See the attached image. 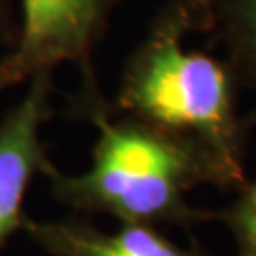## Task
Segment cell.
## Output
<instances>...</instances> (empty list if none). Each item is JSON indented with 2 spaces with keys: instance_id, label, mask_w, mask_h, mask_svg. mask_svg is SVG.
<instances>
[{
  "instance_id": "obj_1",
  "label": "cell",
  "mask_w": 256,
  "mask_h": 256,
  "mask_svg": "<svg viewBox=\"0 0 256 256\" xmlns=\"http://www.w3.org/2000/svg\"><path fill=\"white\" fill-rule=\"evenodd\" d=\"M72 114L99 131L88 171L66 174L52 162L44 167L52 196L59 203L88 214H108L122 224L180 226L214 218L194 209L186 194L198 186L239 188L245 171L228 164L203 142L144 120H114L99 86L80 88Z\"/></svg>"
},
{
  "instance_id": "obj_2",
  "label": "cell",
  "mask_w": 256,
  "mask_h": 256,
  "mask_svg": "<svg viewBox=\"0 0 256 256\" xmlns=\"http://www.w3.org/2000/svg\"><path fill=\"white\" fill-rule=\"evenodd\" d=\"M218 44L210 0L167 2L129 55L110 108L196 138L245 171L239 82Z\"/></svg>"
},
{
  "instance_id": "obj_3",
  "label": "cell",
  "mask_w": 256,
  "mask_h": 256,
  "mask_svg": "<svg viewBox=\"0 0 256 256\" xmlns=\"http://www.w3.org/2000/svg\"><path fill=\"white\" fill-rule=\"evenodd\" d=\"M19 36L0 59V92L74 63L82 88L97 86L93 52L124 0H18Z\"/></svg>"
},
{
  "instance_id": "obj_4",
  "label": "cell",
  "mask_w": 256,
  "mask_h": 256,
  "mask_svg": "<svg viewBox=\"0 0 256 256\" xmlns=\"http://www.w3.org/2000/svg\"><path fill=\"white\" fill-rule=\"evenodd\" d=\"M54 72L28 80L23 99L0 120V248L23 230L25 196L34 174H42L48 158L40 131L52 118Z\"/></svg>"
},
{
  "instance_id": "obj_5",
  "label": "cell",
  "mask_w": 256,
  "mask_h": 256,
  "mask_svg": "<svg viewBox=\"0 0 256 256\" xmlns=\"http://www.w3.org/2000/svg\"><path fill=\"white\" fill-rule=\"evenodd\" d=\"M21 232L52 256H210L194 243L176 245L148 224L104 232L82 218H27Z\"/></svg>"
},
{
  "instance_id": "obj_6",
  "label": "cell",
  "mask_w": 256,
  "mask_h": 256,
  "mask_svg": "<svg viewBox=\"0 0 256 256\" xmlns=\"http://www.w3.org/2000/svg\"><path fill=\"white\" fill-rule=\"evenodd\" d=\"M214 28L241 88L256 93V0H210Z\"/></svg>"
},
{
  "instance_id": "obj_7",
  "label": "cell",
  "mask_w": 256,
  "mask_h": 256,
  "mask_svg": "<svg viewBox=\"0 0 256 256\" xmlns=\"http://www.w3.org/2000/svg\"><path fill=\"white\" fill-rule=\"evenodd\" d=\"M220 220L236 241L238 256H256V174L238 188V198L226 209L216 210Z\"/></svg>"
},
{
  "instance_id": "obj_8",
  "label": "cell",
  "mask_w": 256,
  "mask_h": 256,
  "mask_svg": "<svg viewBox=\"0 0 256 256\" xmlns=\"http://www.w3.org/2000/svg\"><path fill=\"white\" fill-rule=\"evenodd\" d=\"M18 0H0V48H12L19 36Z\"/></svg>"
}]
</instances>
